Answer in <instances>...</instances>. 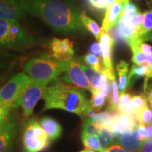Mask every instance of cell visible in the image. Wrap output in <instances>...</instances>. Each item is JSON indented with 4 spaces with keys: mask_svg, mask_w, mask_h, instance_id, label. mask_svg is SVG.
<instances>
[{
    "mask_svg": "<svg viewBox=\"0 0 152 152\" xmlns=\"http://www.w3.org/2000/svg\"><path fill=\"white\" fill-rule=\"evenodd\" d=\"M26 12L39 18L56 32H83L81 12L71 1L22 0Z\"/></svg>",
    "mask_w": 152,
    "mask_h": 152,
    "instance_id": "cell-1",
    "label": "cell"
},
{
    "mask_svg": "<svg viewBox=\"0 0 152 152\" xmlns=\"http://www.w3.org/2000/svg\"><path fill=\"white\" fill-rule=\"evenodd\" d=\"M43 99L44 110L62 109L81 117L86 116L91 108L90 101L80 89L61 83L47 87Z\"/></svg>",
    "mask_w": 152,
    "mask_h": 152,
    "instance_id": "cell-2",
    "label": "cell"
},
{
    "mask_svg": "<svg viewBox=\"0 0 152 152\" xmlns=\"http://www.w3.org/2000/svg\"><path fill=\"white\" fill-rule=\"evenodd\" d=\"M68 62L45 56L30 60L24 66L23 69L33 80L45 81L49 83L64 73Z\"/></svg>",
    "mask_w": 152,
    "mask_h": 152,
    "instance_id": "cell-3",
    "label": "cell"
},
{
    "mask_svg": "<svg viewBox=\"0 0 152 152\" xmlns=\"http://www.w3.org/2000/svg\"><path fill=\"white\" fill-rule=\"evenodd\" d=\"M33 80L26 73H19L0 88V102L11 109L20 106L23 94Z\"/></svg>",
    "mask_w": 152,
    "mask_h": 152,
    "instance_id": "cell-4",
    "label": "cell"
},
{
    "mask_svg": "<svg viewBox=\"0 0 152 152\" xmlns=\"http://www.w3.org/2000/svg\"><path fill=\"white\" fill-rule=\"evenodd\" d=\"M33 40V37L26 33L17 21L0 19V47L23 48Z\"/></svg>",
    "mask_w": 152,
    "mask_h": 152,
    "instance_id": "cell-5",
    "label": "cell"
},
{
    "mask_svg": "<svg viewBox=\"0 0 152 152\" xmlns=\"http://www.w3.org/2000/svg\"><path fill=\"white\" fill-rule=\"evenodd\" d=\"M50 141L36 117L31 118L24 125L23 134V152L45 151L50 145Z\"/></svg>",
    "mask_w": 152,
    "mask_h": 152,
    "instance_id": "cell-6",
    "label": "cell"
},
{
    "mask_svg": "<svg viewBox=\"0 0 152 152\" xmlns=\"http://www.w3.org/2000/svg\"><path fill=\"white\" fill-rule=\"evenodd\" d=\"M47 84L48 83L45 81L33 80L25 91L20 103L25 117L28 118L32 115L37 102L43 97Z\"/></svg>",
    "mask_w": 152,
    "mask_h": 152,
    "instance_id": "cell-7",
    "label": "cell"
},
{
    "mask_svg": "<svg viewBox=\"0 0 152 152\" xmlns=\"http://www.w3.org/2000/svg\"><path fill=\"white\" fill-rule=\"evenodd\" d=\"M65 75L62 79L66 83L75 85L81 89L88 90L91 92L90 83L87 80L81 66V62L78 58H73L68 62L64 71Z\"/></svg>",
    "mask_w": 152,
    "mask_h": 152,
    "instance_id": "cell-8",
    "label": "cell"
},
{
    "mask_svg": "<svg viewBox=\"0 0 152 152\" xmlns=\"http://www.w3.org/2000/svg\"><path fill=\"white\" fill-rule=\"evenodd\" d=\"M27 14L22 0H0V19L18 21Z\"/></svg>",
    "mask_w": 152,
    "mask_h": 152,
    "instance_id": "cell-9",
    "label": "cell"
},
{
    "mask_svg": "<svg viewBox=\"0 0 152 152\" xmlns=\"http://www.w3.org/2000/svg\"><path fill=\"white\" fill-rule=\"evenodd\" d=\"M52 57L61 61H69L73 58L74 44L68 38H53L50 43Z\"/></svg>",
    "mask_w": 152,
    "mask_h": 152,
    "instance_id": "cell-10",
    "label": "cell"
},
{
    "mask_svg": "<svg viewBox=\"0 0 152 152\" xmlns=\"http://www.w3.org/2000/svg\"><path fill=\"white\" fill-rule=\"evenodd\" d=\"M18 132V125L15 122L5 121L0 125V152L10 151Z\"/></svg>",
    "mask_w": 152,
    "mask_h": 152,
    "instance_id": "cell-11",
    "label": "cell"
},
{
    "mask_svg": "<svg viewBox=\"0 0 152 152\" xmlns=\"http://www.w3.org/2000/svg\"><path fill=\"white\" fill-rule=\"evenodd\" d=\"M123 6V1L120 0L119 1H117L107 7L102 23V28L105 31L109 32L112 28L118 24L122 14Z\"/></svg>",
    "mask_w": 152,
    "mask_h": 152,
    "instance_id": "cell-12",
    "label": "cell"
},
{
    "mask_svg": "<svg viewBox=\"0 0 152 152\" xmlns=\"http://www.w3.org/2000/svg\"><path fill=\"white\" fill-rule=\"evenodd\" d=\"M99 44L102 52V59L104 67L110 70H113L112 62V51L114 45V41L108 32L102 28V32L99 38Z\"/></svg>",
    "mask_w": 152,
    "mask_h": 152,
    "instance_id": "cell-13",
    "label": "cell"
},
{
    "mask_svg": "<svg viewBox=\"0 0 152 152\" xmlns=\"http://www.w3.org/2000/svg\"><path fill=\"white\" fill-rule=\"evenodd\" d=\"M39 125L42 128L51 141L58 140L62 134V127L59 123L52 117H43L39 120Z\"/></svg>",
    "mask_w": 152,
    "mask_h": 152,
    "instance_id": "cell-14",
    "label": "cell"
},
{
    "mask_svg": "<svg viewBox=\"0 0 152 152\" xmlns=\"http://www.w3.org/2000/svg\"><path fill=\"white\" fill-rule=\"evenodd\" d=\"M118 73V91L120 93L126 92L130 87L129 83V64L125 61H121L116 67Z\"/></svg>",
    "mask_w": 152,
    "mask_h": 152,
    "instance_id": "cell-15",
    "label": "cell"
},
{
    "mask_svg": "<svg viewBox=\"0 0 152 152\" xmlns=\"http://www.w3.org/2000/svg\"><path fill=\"white\" fill-rule=\"evenodd\" d=\"M118 143L128 152H138L142 144V141L134 138L130 131L123 133L120 138Z\"/></svg>",
    "mask_w": 152,
    "mask_h": 152,
    "instance_id": "cell-16",
    "label": "cell"
},
{
    "mask_svg": "<svg viewBox=\"0 0 152 152\" xmlns=\"http://www.w3.org/2000/svg\"><path fill=\"white\" fill-rule=\"evenodd\" d=\"M132 96L130 93L126 92L121 93V96L119 98L118 109L121 113L127 114V115L132 117L134 119L138 121L134 109H133L132 103H131Z\"/></svg>",
    "mask_w": 152,
    "mask_h": 152,
    "instance_id": "cell-17",
    "label": "cell"
},
{
    "mask_svg": "<svg viewBox=\"0 0 152 152\" xmlns=\"http://www.w3.org/2000/svg\"><path fill=\"white\" fill-rule=\"evenodd\" d=\"M151 66H149L147 64H135L132 66L129 73V83L130 87L133 86L134 83L142 77H145L149 73Z\"/></svg>",
    "mask_w": 152,
    "mask_h": 152,
    "instance_id": "cell-18",
    "label": "cell"
},
{
    "mask_svg": "<svg viewBox=\"0 0 152 152\" xmlns=\"http://www.w3.org/2000/svg\"><path fill=\"white\" fill-rule=\"evenodd\" d=\"M80 19L83 26L88 30L91 34L99 41V40L102 28H99V25L95 20L87 16L85 11H82L80 14Z\"/></svg>",
    "mask_w": 152,
    "mask_h": 152,
    "instance_id": "cell-19",
    "label": "cell"
},
{
    "mask_svg": "<svg viewBox=\"0 0 152 152\" xmlns=\"http://www.w3.org/2000/svg\"><path fill=\"white\" fill-rule=\"evenodd\" d=\"M81 140L85 149H91L96 151H100L104 149L101 145L97 136L81 134Z\"/></svg>",
    "mask_w": 152,
    "mask_h": 152,
    "instance_id": "cell-20",
    "label": "cell"
},
{
    "mask_svg": "<svg viewBox=\"0 0 152 152\" xmlns=\"http://www.w3.org/2000/svg\"><path fill=\"white\" fill-rule=\"evenodd\" d=\"M107 100H109V96L99 90L92 93V96L90 101V106L94 111H99L104 106Z\"/></svg>",
    "mask_w": 152,
    "mask_h": 152,
    "instance_id": "cell-21",
    "label": "cell"
},
{
    "mask_svg": "<svg viewBox=\"0 0 152 152\" xmlns=\"http://www.w3.org/2000/svg\"><path fill=\"white\" fill-rule=\"evenodd\" d=\"M152 4V1H151ZM152 31V7L143 14V23L138 32L139 38Z\"/></svg>",
    "mask_w": 152,
    "mask_h": 152,
    "instance_id": "cell-22",
    "label": "cell"
},
{
    "mask_svg": "<svg viewBox=\"0 0 152 152\" xmlns=\"http://www.w3.org/2000/svg\"><path fill=\"white\" fill-rule=\"evenodd\" d=\"M113 116L109 111H105L99 113H96L94 116L92 117V119L95 124L102 128H109Z\"/></svg>",
    "mask_w": 152,
    "mask_h": 152,
    "instance_id": "cell-23",
    "label": "cell"
},
{
    "mask_svg": "<svg viewBox=\"0 0 152 152\" xmlns=\"http://www.w3.org/2000/svg\"><path fill=\"white\" fill-rule=\"evenodd\" d=\"M131 103H132L133 109H134V113H135L137 116L140 113V111L145 106L148 105L147 97H146L144 94H140L132 96V99H131Z\"/></svg>",
    "mask_w": 152,
    "mask_h": 152,
    "instance_id": "cell-24",
    "label": "cell"
},
{
    "mask_svg": "<svg viewBox=\"0 0 152 152\" xmlns=\"http://www.w3.org/2000/svg\"><path fill=\"white\" fill-rule=\"evenodd\" d=\"M101 145L103 149H106L112 143H113V139L111 130L108 128H102L97 134Z\"/></svg>",
    "mask_w": 152,
    "mask_h": 152,
    "instance_id": "cell-25",
    "label": "cell"
},
{
    "mask_svg": "<svg viewBox=\"0 0 152 152\" xmlns=\"http://www.w3.org/2000/svg\"><path fill=\"white\" fill-rule=\"evenodd\" d=\"M83 59L85 64H86V65L92 68L93 69L96 70V71L99 72L103 71L104 66H102L101 64L100 58L98 56H96V55L90 53V54H87L84 56Z\"/></svg>",
    "mask_w": 152,
    "mask_h": 152,
    "instance_id": "cell-26",
    "label": "cell"
},
{
    "mask_svg": "<svg viewBox=\"0 0 152 152\" xmlns=\"http://www.w3.org/2000/svg\"><path fill=\"white\" fill-rule=\"evenodd\" d=\"M101 127L96 125L93 122L92 118L89 117L85 121L83 125V130H82L81 134H90V135H96L99 132Z\"/></svg>",
    "mask_w": 152,
    "mask_h": 152,
    "instance_id": "cell-27",
    "label": "cell"
},
{
    "mask_svg": "<svg viewBox=\"0 0 152 152\" xmlns=\"http://www.w3.org/2000/svg\"><path fill=\"white\" fill-rule=\"evenodd\" d=\"M137 120L139 124L142 125H147L151 124L152 121V110L149 109V106H145L138 114Z\"/></svg>",
    "mask_w": 152,
    "mask_h": 152,
    "instance_id": "cell-28",
    "label": "cell"
},
{
    "mask_svg": "<svg viewBox=\"0 0 152 152\" xmlns=\"http://www.w3.org/2000/svg\"><path fill=\"white\" fill-rule=\"evenodd\" d=\"M81 66H82V68H83V71H84V73L85 74V76H86L87 80H88L90 83H92V82L100 75V73H102V72H99L97 71H96V70L93 69L92 68L90 67V66L84 65L82 62H81Z\"/></svg>",
    "mask_w": 152,
    "mask_h": 152,
    "instance_id": "cell-29",
    "label": "cell"
},
{
    "mask_svg": "<svg viewBox=\"0 0 152 152\" xmlns=\"http://www.w3.org/2000/svg\"><path fill=\"white\" fill-rule=\"evenodd\" d=\"M87 2L91 9L96 11L104 10L109 6L106 0H87Z\"/></svg>",
    "mask_w": 152,
    "mask_h": 152,
    "instance_id": "cell-30",
    "label": "cell"
},
{
    "mask_svg": "<svg viewBox=\"0 0 152 152\" xmlns=\"http://www.w3.org/2000/svg\"><path fill=\"white\" fill-rule=\"evenodd\" d=\"M132 61L135 64H145L146 57L147 56L144 55L143 53L140 52L137 48H132Z\"/></svg>",
    "mask_w": 152,
    "mask_h": 152,
    "instance_id": "cell-31",
    "label": "cell"
},
{
    "mask_svg": "<svg viewBox=\"0 0 152 152\" xmlns=\"http://www.w3.org/2000/svg\"><path fill=\"white\" fill-rule=\"evenodd\" d=\"M11 110V109L9 106L0 102V125L5 122Z\"/></svg>",
    "mask_w": 152,
    "mask_h": 152,
    "instance_id": "cell-32",
    "label": "cell"
},
{
    "mask_svg": "<svg viewBox=\"0 0 152 152\" xmlns=\"http://www.w3.org/2000/svg\"><path fill=\"white\" fill-rule=\"evenodd\" d=\"M142 23H143V14L140 11L137 13L132 18V23L139 30L141 28Z\"/></svg>",
    "mask_w": 152,
    "mask_h": 152,
    "instance_id": "cell-33",
    "label": "cell"
},
{
    "mask_svg": "<svg viewBox=\"0 0 152 152\" xmlns=\"http://www.w3.org/2000/svg\"><path fill=\"white\" fill-rule=\"evenodd\" d=\"M90 52L92 53V54L99 56V58H102V52L99 43H92L90 46Z\"/></svg>",
    "mask_w": 152,
    "mask_h": 152,
    "instance_id": "cell-34",
    "label": "cell"
},
{
    "mask_svg": "<svg viewBox=\"0 0 152 152\" xmlns=\"http://www.w3.org/2000/svg\"><path fill=\"white\" fill-rule=\"evenodd\" d=\"M152 151V138L145 140L142 144L138 152H151Z\"/></svg>",
    "mask_w": 152,
    "mask_h": 152,
    "instance_id": "cell-35",
    "label": "cell"
},
{
    "mask_svg": "<svg viewBox=\"0 0 152 152\" xmlns=\"http://www.w3.org/2000/svg\"><path fill=\"white\" fill-rule=\"evenodd\" d=\"M136 130H137V132L139 133V134H140L142 141H145V140H148L147 130H146L145 125H142L139 124L138 126L137 127Z\"/></svg>",
    "mask_w": 152,
    "mask_h": 152,
    "instance_id": "cell-36",
    "label": "cell"
},
{
    "mask_svg": "<svg viewBox=\"0 0 152 152\" xmlns=\"http://www.w3.org/2000/svg\"><path fill=\"white\" fill-rule=\"evenodd\" d=\"M144 94H145L147 102H149L150 106H151L152 109V85H151L150 87L147 85V88L144 90Z\"/></svg>",
    "mask_w": 152,
    "mask_h": 152,
    "instance_id": "cell-37",
    "label": "cell"
},
{
    "mask_svg": "<svg viewBox=\"0 0 152 152\" xmlns=\"http://www.w3.org/2000/svg\"><path fill=\"white\" fill-rule=\"evenodd\" d=\"M106 149H107V151L109 152H128V151H126L124 148H122L121 146L118 145V144L112 145Z\"/></svg>",
    "mask_w": 152,
    "mask_h": 152,
    "instance_id": "cell-38",
    "label": "cell"
},
{
    "mask_svg": "<svg viewBox=\"0 0 152 152\" xmlns=\"http://www.w3.org/2000/svg\"><path fill=\"white\" fill-rule=\"evenodd\" d=\"M145 127H146V130H147V138L148 140H149V139L152 138V125L150 124V125H145Z\"/></svg>",
    "mask_w": 152,
    "mask_h": 152,
    "instance_id": "cell-39",
    "label": "cell"
},
{
    "mask_svg": "<svg viewBox=\"0 0 152 152\" xmlns=\"http://www.w3.org/2000/svg\"><path fill=\"white\" fill-rule=\"evenodd\" d=\"M140 38L143 42L148 40V39H151V40H152V31L150 32V33H149L148 34H147V35L142 36V37H140Z\"/></svg>",
    "mask_w": 152,
    "mask_h": 152,
    "instance_id": "cell-40",
    "label": "cell"
},
{
    "mask_svg": "<svg viewBox=\"0 0 152 152\" xmlns=\"http://www.w3.org/2000/svg\"><path fill=\"white\" fill-rule=\"evenodd\" d=\"M106 2H107L108 5L110 6V5L113 4H114V3L117 2V1H119L120 0H106ZM109 6H108V7H109Z\"/></svg>",
    "mask_w": 152,
    "mask_h": 152,
    "instance_id": "cell-41",
    "label": "cell"
},
{
    "mask_svg": "<svg viewBox=\"0 0 152 152\" xmlns=\"http://www.w3.org/2000/svg\"><path fill=\"white\" fill-rule=\"evenodd\" d=\"M79 152H94V151H93V150H91V149H85Z\"/></svg>",
    "mask_w": 152,
    "mask_h": 152,
    "instance_id": "cell-42",
    "label": "cell"
},
{
    "mask_svg": "<svg viewBox=\"0 0 152 152\" xmlns=\"http://www.w3.org/2000/svg\"><path fill=\"white\" fill-rule=\"evenodd\" d=\"M99 152H109V151H107V149H102V151H100Z\"/></svg>",
    "mask_w": 152,
    "mask_h": 152,
    "instance_id": "cell-43",
    "label": "cell"
},
{
    "mask_svg": "<svg viewBox=\"0 0 152 152\" xmlns=\"http://www.w3.org/2000/svg\"><path fill=\"white\" fill-rule=\"evenodd\" d=\"M137 1H138V0H137Z\"/></svg>",
    "mask_w": 152,
    "mask_h": 152,
    "instance_id": "cell-44",
    "label": "cell"
},
{
    "mask_svg": "<svg viewBox=\"0 0 152 152\" xmlns=\"http://www.w3.org/2000/svg\"><path fill=\"white\" fill-rule=\"evenodd\" d=\"M151 78H152V77H151Z\"/></svg>",
    "mask_w": 152,
    "mask_h": 152,
    "instance_id": "cell-45",
    "label": "cell"
},
{
    "mask_svg": "<svg viewBox=\"0 0 152 152\" xmlns=\"http://www.w3.org/2000/svg\"><path fill=\"white\" fill-rule=\"evenodd\" d=\"M151 152H152V151H151Z\"/></svg>",
    "mask_w": 152,
    "mask_h": 152,
    "instance_id": "cell-46",
    "label": "cell"
}]
</instances>
